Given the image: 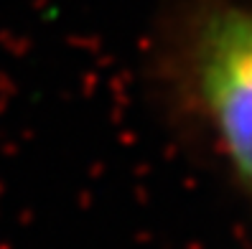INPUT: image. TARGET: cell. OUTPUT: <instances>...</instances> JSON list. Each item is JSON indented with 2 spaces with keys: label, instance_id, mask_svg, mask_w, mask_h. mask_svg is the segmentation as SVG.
Returning <instances> with one entry per match:
<instances>
[{
  "label": "cell",
  "instance_id": "1",
  "mask_svg": "<svg viewBox=\"0 0 252 249\" xmlns=\"http://www.w3.org/2000/svg\"><path fill=\"white\" fill-rule=\"evenodd\" d=\"M191 64L221 148L252 186V10L227 5L206 13L194 36Z\"/></svg>",
  "mask_w": 252,
  "mask_h": 249
}]
</instances>
